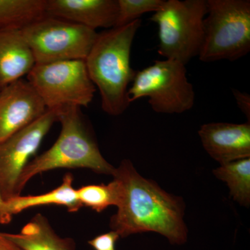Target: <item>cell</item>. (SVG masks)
Listing matches in <instances>:
<instances>
[{
  "label": "cell",
  "instance_id": "cell-11",
  "mask_svg": "<svg viewBox=\"0 0 250 250\" xmlns=\"http://www.w3.org/2000/svg\"><path fill=\"white\" fill-rule=\"evenodd\" d=\"M198 134L207 152L220 164L250 158V123H212Z\"/></svg>",
  "mask_w": 250,
  "mask_h": 250
},
{
  "label": "cell",
  "instance_id": "cell-18",
  "mask_svg": "<svg viewBox=\"0 0 250 250\" xmlns=\"http://www.w3.org/2000/svg\"><path fill=\"white\" fill-rule=\"evenodd\" d=\"M77 197L81 205L101 213L110 206H116L118 189L116 181L109 184L83 186L77 189Z\"/></svg>",
  "mask_w": 250,
  "mask_h": 250
},
{
  "label": "cell",
  "instance_id": "cell-10",
  "mask_svg": "<svg viewBox=\"0 0 250 250\" xmlns=\"http://www.w3.org/2000/svg\"><path fill=\"white\" fill-rule=\"evenodd\" d=\"M45 104L27 79L0 90V142L39 119Z\"/></svg>",
  "mask_w": 250,
  "mask_h": 250
},
{
  "label": "cell",
  "instance_id": "cell-4",
  "mask_svg": "<svg viewBox=\"0 0 250 250\" xmlns=\"http://www.w3.org/2000/svg\"><path fill=\"white\" fill-rule=\"evenodd\" d=\"M203 62L238 60L250 51V0H206Z\"/></svg>",
  "mask_w": 250,
  "mask_h": 250
},
{
  "label": "cell",
  "instance_id": "cell-6",
  "mask_svg": "<svg viewBox=\"0 0 250 250\" xmlns=\"http://www.w3.org/2000/svg\"><path fill=\"white\" fill-rule=\"evenodd\" d=\"M144 98H148V103L156 113L181 114L192 109L195 91L188 79L186 65L165 59L136 71L128 90L129 102Z\"/></svg>",
  "mask_w": 250,
  "mask_h": 250
},
{
  "label": "cell",
  "instance_id": "cell-16",
  "mask_svg": "<svg viewBox=\"0 0 250 250\" xmlns=\"http://www.w3.org/2000/svg\"><path fill=\"white\" fill-rule=\"evenodd\" d=\"M46 15V0H0V31L22 29Z\"/></svg>",
  "mask_w": 250,
  "mask_h": 250
},
{
  "label": "cell",
  "instance_id": "cell-13",
  "mask_svg": "<svg viewBox=\"0 0 250 250\" xmlns=\"http://www.w3.org/2000/svg\"><path fill=\"white\" fill-rule=\"evenodd\" d=\"M35 65L21 29L0 31V90L27 77Z\"/></svg>",
  "mask_w": 250,
  "mask_h": 250
},
{
  "label": "cell",
  "instance_id": "cell-12",
  "mask_svg": "<svg viewBox=\"0 0 250 250\" xmlns=\"http://www.w3.org/2000/svg\"><path fill=\"white\" fill-rule=\"evenodd\" d=\"M118 0H46V14L96 31L116 27Z\"/></svg>",
  "mask_w": 250,
  "mask_h": 250
},
{
  "label": "cell",
  "instance_id": "cell-1",
  "mask_svg": "<svg viewBox=\"0 0 250 250\" xmlns=\"http://www.w3.org/2000/svg\"><path fill=\"white\" fill-rule=\"evenodd\" d=\"M118 189V208L109 226L121 238L135 233L155 232L171 244L187 243L183 199L163 190L154 181L145 178L128 159L122 161L113 175Z\"/></svg>",
  "mask_w": 250,
  "mask_h": 250
},
{
  "label": "cell",
  "instance_id": "cell-2",
  "mask_svg": "<svg viewBox=\"0 0 250 250\" xmlns=\"http://www.w3.org/2000/svg\"><path fill=\"white\" fill-rule=\"evenodd\" d=\"M141 24L136 20L98 33L85 59L90 80L100 92L102 109L110 116L123 114L130 105L128 90L136 73L131 66V46Z\"/></svg>",
  "mask_w": 250,
  "mask_h": 250
},
{
  "label": "cell",
  "instance_id": "cell-22",
  "mask_svg": "<svg viewBox=\"0 0 250 250\" xmlns=\"http://www.w3.org/2000/svg\"><path fill=\"white\" fill-rule=\"evenodd\" d=\"M12 219L13 216L9 214L6 208V202L0 194V224L7 225L11 223Z\"/></svg>",
  "mask_w": 250,
  "mask_h": 250
},
{
  "label": "cell",
  "instance_id": "cell-5",
  "mask_svg": "<svg viewBox=\"0 0 250 250\" xmlns=\"http://www.w3.org/2000/svg\"><path fill=\"white\" fill-rule=\"evenodd\" d=\"M206 0H165L150 18L158 26V53L187 65L198 57L205 35Z\"/></svg>",
  "mask_w": 250,
  "mask_h": 250
},
{
  "label": "cell",
  "instance_id": "cell-17",
  "mask_svg": "<svg viewBox=\"0 0 250 250\" xmlns=\"http://www.w3.org/2000/svg\"><path fill=\"white\" fill-rule=\"evenodd\" d=\"M213 172L227 184L233 200L243 207H250V158L220 164Z\"/></svg>",
  "mask_w": 250,
  "mask_h": 250
},
{
  "label": "cell",
  "instance_id": "cell-15",
  "mask_svg": "<svg viewBox=\"0 0 250 250\" xmlns=\"http://www.w3.org/2000/svg\"><path fill=\"white\" fill-rule=\"evenodd\" d=\"M73 181V175L68 172L64 175L62 184L52 191L41 195L15 197L6 202L8 212L14 216L28 208L47 205L63 206L70 213L78 211L83 206L79 201Z\"/></svg>",
  "mask_w": 250,
  "mask_h": 250
},
{
  "label": "cell",
  "instance_id": "cell-19",
  "mask_svg": "<svg viewBox=\"0 0 250 250\" xmlns=\"http://www.w3.org/2000/svg\"><path fill=\"white\" fill-rule=\"evenodd\" d=\"M164 2L165 0H118V17L115 27L134 22L146 13L159 11Z\"/></svg>",
  "mask_w": 250,
  "mask_h": 250
},
{
  "label": "cell",
  "instance_id": "cell-3",
  "mask_svg": "<svg viewBox=\"0 0 250 250\" xmlns=\"http://www.w3.org/2000/svg\"><path fill=\"white\" fill-rule=\"evenodd\" d=\"M62 129L53 146L31 159L18 182V195L37 174L58 168H86L98 174L113 175L116 167L100 152L80 108L57 110Z\"/></svg>",
  "mask_w": 250,
  "mask_h": 250
},
{
  "label": "cell",
  "instance_id": "cell-21",
  "mask_svg": "<svg viewBox=\"0 0 250 250\" xmlns=\"http://www.w3.org/2000/svg\"><path fill=\"white\" fill-rule=\"evenodd\" d=\"M233 96L236 100L238 107L246 115L248 122L250 120V96L248 93L233 89Z\"/></svg>",
  "mask_w": 250,
  "mask_h": 250
},
{
  "label": "cell",
  "instance_id": "cell-8",
  "mask_svg": "<svg viewBox=\"0 0 250 250\" xmlns=\"http://www.w3.org/2000/svg\"><path fill=\"white\" fill-rule=\"evenodd\" d=\"M26 79L47 110L87 107L96 91L84 60L36 64Z\"/></svg>",
  "mask_w": 250,
  "mask_h": 250
},
{
  "label": "cell",
  "instance_id": "cell-20",
  "mask_svg": "<svg viewBox=\"0 0 250 250\" xmlns=\"http://www.w3.org/2000/svg\"><path fill=\"white\" fill-rule=\"evenodd\" d=\"M121 238L114 231L103 233L88 241V243L95 250H116V244Z\"/></svg>",
  "mask_w": 250,
  "mask_h": 250
},
{
  "label": "cell",
  "instance_id": "cell-7",
  "mask_svg": "<svg viewBox=\"0 0 250 250\" xmlns=\"http://www.w3.org/2000/svg\"><path fill=\"white\" fill-rule=\"evenodd\" d=\"M36 64L84 60L98 33L62 18L46 15L21 29Z\"/></svg>",
  "mask_w": 250,
  "mask_h": 250
},
{
  "label": "cell",
  "instance_id": "cell-14",
  "mask_svg": "<svg viewBox=\"0 0 250 250\" xmlns=\"http://www.w3.org/2000/svg\"><path fill=\"white\" fill-rule=\"evenodd\" d=\"M4 235L22 250H76L74 239L59 236L41 213L34 215L21 232Z\"/></svg>",
  "mask_w": 250,
  "mask_h": 250
},
{
  "label": "cell",
  "instance_id": "cell-23",
  "mask_svg": "<svg viewBox=\"0 0 250 250\" xmlns=\"http://www.w3.org/2000/svg\"><path fill=\"white\" fill-rule=\"evenodd\" d=\"M0 250H22L0 231Z\"/></svg>",
  "mask_w": 250,
  "mask_h": 250
},
{
  "label": "cell",
  "instance_id": "cell-9",
  "mask_svg": "<svg viewBox=\"0 0 250 250\" xmlns=\"http://www.w3.org/2000/svg\"><path fill=\"white\" fill-rule=\"evenodd\" d=\"M57 121V110H47L34 123L0 142V194L5 202L19 196L18 182L23 170Z\"/></svg>",
  "mask_w": 250,
  "mask_h": 250
}]
</instances>
